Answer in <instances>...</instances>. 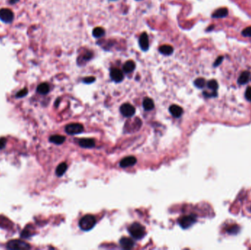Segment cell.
<instances>
[{
	"instance_id": "obj_1",
	"label": "cell",
	"mask_w": 251,
	"mask_h": 250,
	"mask_svg": "<svg viewBox=\"0 0 251 250\" xmlns=\"http://www.w3.org/2000/svg\"><path fill=\"white\" fill-rule=\"evenodd\" d=\"M128 231L132 236V238L135 239H141L145 236V228L144 226L137 222H134L131 224L128 228Z\"/></svg>"
},
{
	"instance_id": "obj_2",
	"label": "cell",
	"mask_w": 251,
	"mask_h": 250,
	"mask_svg": "<svg viewBox=\"0 0 251 250\" xmlns=\"http://www.w3.org/2000/svg\"><path fill=\"white\" fill-rule=\"evenodd\" d=\"M96 224V219L93 216L87 214L83 217L79 221V225L84 231H89L93 229Z\"/></svg>"
},
{
	"instance_id": "obj_3",
	"label": "cell",
	"mask_w": 251,
	"mask_h": 250,
	"mask_svg": "<svg viewBox=\"0 0 251 250\" xmlns=\"http://www.w3.org/2000/svg\"><path fill=\"white\" fill-rule=\"evenodd\" d=\"M197 217L195 214H191L183 217L179 219V224L183 229H187L196 222Z\"/></svg>"
},
{
	"instance_id": "obj_4",
	"label": "cell",
	"mask_w": 251,
	"mask_h": 250,
	"mask_svg": "<svg viewBox=\"0 0 251 250\" xmlns=\"http://www.w3.org/2000/svg\"><path fill=\"white\" fill-rule=\"evenodd\" d=\"M8 249H29L31 248L28 243L24 242L21 240H12L10 241L7 244Z\"/></svg>"
},
{
	"instance_id": "obj_5",
	"label": "cell",
	"mask_w": 251,
	"mask_h": 250,
	"mask_svg": "<svg viewBox=\"0 0 251 250\" xmlns=\"http://www.w3.org/2000/svg\"><path fill=\"white\" fill-rule=\"evenodd\" d=\"M65 131L68 134L70 135H74V134H79L84 131L83 125L79 123H71L68 124L65 128Z\"/></svg>"
},
{
	"instance_id": "obj_6",
	"label": "cell",
	"mask_w": 251,
	"mask_h": 250,
	"mask_svg": "<svg viewBox=\"0 0 251 250\" xmlns=\"http://www.w3.org/2000/svg\"><path fill=\"white\" fill-rule=\"evenodd\" d=\"M14 18L13 13L7 8H3L0 10V20L5 23H10Z\"/></svg>"
},
{
	"instance_id": "obj_7",
	"label": "cell",
	"mask_w": 251,
	"mask_h": 250,
	"mask_svg": "<svg viewBox=\"0 0 251 250\" xmlns=\"http://www.w3.org/2000/svg\"><path fill=\"white\" fill-rule=\"evenodd\" d=\"M121 114L124 117H130L135 114V108L129 104H123L120 108Z\"/></svg>"
},
{
	"instance_id": "obj_8",
	"label": "cell",
	"mask_w": 251,
	"mask_h": 250,
	"mask_svg": "<svg viewBox=\"0 0 251 250\" xmlns=\"http://www.w3.org/2000/svg\"><path fill=\"white\" fill-rule=\"evenodd\" d=\"M110 78L115 82H121L124 79L123 73L118 68H112L110 70Z\"/></svg>"
},
{
	"instance_id": "obj_9",
	"label": "cell",
	"mask_w": 251,
	"mask_h": 250,
	"mask_svg": "<svg viewBox=\"0 0 251 250\" xmlns=\"http://www.w3.org/2000/svg\"><path fill=\"white\" fill-rule=\"evenodd\" d=\"M139 46L140 48L144 52H146L149 48V36L146 33H143L141 34L139 38Z\"/></svg>"
},
{
	"instance_id": "obj_10",
	"label": "cell",
	"mask_w": 251,
	"mask_h": 250,
	"mask_svg": "<svg viewBox=\"0 0 251 250\" xmlns=\"http://www.w3.org/2000/svg\"><path fill=\"white\" fill-rule=\"evenodd\" d=\"M137 163V159L134 156H128L123 159L120 162V166L123 168L132 166Z\"/></svg>"
},
{
	"instance_id": "obj_11",
	"label": "cell",
	"mask_w": 251,
	"mask_h": 250,
	"mask_svg": "<svg viewBox=\"0 0 251 250\" xmlns=\"http://www.w3.org/2000/svg\"><path fill=\"white\" fill-rule=\"evenodd\" d=\"M120 244H121L123 249H131L134 247V242L132 238H125V237H123V238H122L121 240H120Z\"/></svg>"
},
{
	"instance_id": "obj_12",
	"label": "cell",
	"mask_w": 251,
	"mask_h": 250,
	"mask_svg": "<svg viewBox=\"0 0 251 250\" xmlns=\"http://www.w3.org/2000/svg\"><path fill=\"white\" fill-rule=\"evenodd\" d=\"M79 145L81 147H85V148H92V147H95L96 142L95 140L93 139L90 138H85V139H81L79 140Z\"/></svg>"
},
{
	"instance_id": "obj_13",
	"label": "cell",
	"mask_w": 251,
	"mask_h": 250,
	"mask_svg": "<svg viewBox=\"0 0 251 250\" xmlns=\"http://www.w3.org/2000/svg\"><path fill=\"white\" fill-rule=\"evenodd\" d=\"M228 10L226 8H219L215 11L214 12V13L212 14V18H225L228 16Z\"/></svg>"
},
{
	"instance_id": "obj_14",
	"label": "cell",
	"mask_w": 251,
	"mask_h": 250,
	"mask_svg": "<svg viewBox=\"0 0 251 250\" xmlns=\"http://www.w3.org/2000/svg\"><path fill=\"white\" fill-rule=\"evenodd\" d=\"M169 111H170V114L175 117H180L184 112L183 109L178 105L170 106L169 108Z\"/></svg>"
},
{
	"instance_id": "obj_15",
	"label": "cell",
	"mask_w": 251,
	"mask_h": 250,
	"mask_svg": "<svg viewBox=\"0 0 251 250\" xmlns=\"http://www.w3.org/2000/svg\"><path fill=\"white\" fill-rule=\"evenodd\" d=\"M250 74L249 71H243L242 73L241 74H240L239 77L238 78V80H237V82L238 84H247L249 82V80H250Z\"/></svg>"
},
{
	"instance_id": "obj_16",
	"label": "cell",
	"mask_w": 251,
	"mask_h": 250,
	"mask_svg": "<svg viewBox=\"0 0 251 250\" xmlns=\"http://www.w3.org/2000/svg\"><path fill=\"white\" fill-rule=\"evenodd\" d=\"M136 68V65L135 63L132 60H128L126 61L123 66V70L126 74H130Z\"/></svg>"
},
{
	"instance_id": "obj_17",
	"label": "cell",
	"mask_w": 251,
	"mask_h": 250,
	"mask_svg": "<svg viewBox=\"0 0 251 250\" xmlns=\"http://www.w3.org/2000/svg\"><path fill=\"white\" fill-rule=\"evenodd\" d=\"M159 52L161 54L169 56V55H171L173 53V48L170 45H163V46L159 47Z\"/></svg>"
},
{
	"instance_id": "obj_18",
	"label": "cell",
	"mask_w": 251,
	"mask_h": 250,
	"mask_svg": "<svg viewBox=\"0 0 251 250\" xmlns=\"http://www.w3.org/2000/svg\"><path fill=\"white\" fill-rule=\"evenodd\" d=\"M65 136L61 135H53L50 136V138H49V141L56 145H62L65 142Z\"/></svg>"
},
{
	"instance_id": "obj_19",
	"label": "cell",
	"mask_w": 251,
	"mask_h": 250,
	"mask_svg": "<svg viewBox=\"0 0 251 250\" xmlns=\"http://www.w3.org/2000/svg\"><path fill=\"white\" fill-rule=\"evenodd\" d=\"M143 106L145 111L152 110L154 108V103L153 100L149 98H145L143 102Z\"/></svg>"
},
{
	"instance_id": "obj_20",
	"label": "cell",
	"mask_w": 251,
	"mask_h": 250,
	"mask_svg": "<svg viewBox=\"0 0 251 250\" xmlns=\"http://www.w3.org/2000/svg\"><path fill=\"white\" fill-rule=\"evenodd\" d=\"M49 90H50V87L47 83H42L38 85L37 88V92L41 95H46L47 93H49Z\"/></svg>"
},
{
	"instance_id": "obj_21",
	"label": "cell",
	"mask_w": 251,
	"mask_h": 250,
	"mask_svg": "<svg viewBox=\"0 0 251 250\" xmlns=\"http://www.w3.org/2000/svg\"><path fill=\"white\" fill-rule=\"evenodd\" d=\"M67 168H68L67 164L64 163V162L63 163H61L60 164H59V165L57 166V169H56V175H57L58 177L63 176L64 173L66 172V170H67Z\"/></svg>"
},
{
	"instance_id": "obj_22",
	"label": "cell",
	"mask_w": 251,
	"mask_h": 250,
	"mask_svg": "<svg viewBox=\"0 0 251 250\" xmlns=\"http://www.w3.org/2000/svg\"><path fill=\"white\" fill-rule=\"evenodd\" d=\"M84 54H83L81 57H79V59H78V63L81 64V63H84V62L85 63V62L89 61L90 59H91L92 57H93V52H90V51H88V52H87L85 53H84Z\"/></svg>"
},
{
	"instance_id": "obj_23",
	"label": "cell",
	"mask_w": 251,
	"mask_h": 250,
	"mask_svg": "<svg viewBox=\"0 0 251 250\" xmlns=\"http://www.w3.org/2000/svg\"><path fill=\"white\" fill-rule=\"evenodd\" d=\"M105 35V30L102 27H96L93 30V35L94 38H100Z\"/></svg>"
},
{
	"instance_id": "obj_24",
	"label": "cell",
	"mask_w": 251,
	"mask_h": 250,
	"mask_svg": "<svg viewBox=\"0 0 251 250\" xmlns=\"http://www.w3.org/2000/svg\"><path fill=\"white\" fill-rule=\"evenodd\" d=\"M195 86L198 88H203L206 84V81L203 78H198L197 79L195 80L194 82Z\"/></svg>"
},
{
	"instance_id": "obj_25",
	"label": "cell",
	"mask_w": 251,
	"mask_h": 250,
	"mask_svg": "<svg viewBox=\"0 0 251 250\" xmlns=\"http://www.w3.org/2000/svg\"><path fill=\"white\" fill-rule=\"evenodd\" d=\"M207 87L213 91H217L218 89V83L216 80H210L207 83Z\"/></svg>"
},
{
	"instance_id": "obj_26",
	"label": "cell",
	"mask_w": 251,
	"mask_h": 250,
	"mask_svg": "<svg viewBox=\"0 0 251 250\" xmlns=\"http://www.w3.org/2000/svg\"><path fill=\"white\" fill-rule=\"evenodd\" d=\"M30 232H31V231L29 230V227H28V226H27V227L23 230L22 232H21V238H29V237H31L32 236H33V234L30 233Z\"/></svg>"
},
{
	"instance_id": "obj_27",
	"label": "cell",
	"mask_w": 251,
	"mask_h": 250,
	"mask_svg": "<svg viewBox=\"0 0 251 250\" xmlns=\"http://www.w3.org/2000/svg\"><path fill=\"white\" fill-rule=\"evenodd\" d=\"M239 231V227H238L237 225L231 226V227H229L228 230H227V232H228V233L229 234H237Z\"/></svg>"
},
{
	"instance_id": "obj_28",
	"label": "cell",
	"mask_w": 251,
	"mask_h": 250,
	"mask_svg": "<svg viewBox=\"0 0 251 250\" xmlns=\"http://www.w3.org/2000/svg\"><path fill=\"white\" fill-rule=\"evenodd\" d=\"M27 93H28L27 89L24 88V89H21V90H20L19 92H18V93L16 94V98H23V97H24V96L27 95Z\"/></svg>"
},
{
	"instance_id": "obj_29",
	"label": "cell",
	"mask_w": 251,
	"mask_h": 250,
	"mask_svg": "<svg viewBox=\"0 0 251 250\" xmlns=\"http://www.w3.org/2000/svg\"><path fill=\"white\" fill-rule=\"evenodd\" d=\"M242 35L244 37H251V27H248L244 29L242 32Z\"/></svg>"
},
{
	"instance_id": "obj_30",
	"label": "cell",
	"mask_w": 251,
	"mask_h": 250,
	"mask_svg": "<svg viewBox=\"0 0 251 250\" xmlns=\"http://www.w3.org/2000/svg\"><path fill=\"white\" fill-rule=\"evenodd\" d=\"M96 81V78L93 76H87V77L83 79L82 82L85 84H91Z\"/></svg>"
},
{
	"instance_id": "obj_31",
	"label": "cell",
	"mask_w": 251,
	"mask_h": 250,
	"mask_svg": "<svg viewBox=\"0 0 251 250\" xmlns=\"http://www.w3.org/2000/svg\"><path fill=\"white\" fill-rule=\"evenodd\" d=\"M245 95L246 99L249 101H251V87H248L245 91Z\"/></svg>"
},
{
	"instance_id": "obj_32",
	"label": "cell",
	"mask_w": 251,
	"mask_h": 250,
	"mask_svg": "<svg viewBox=\"0 0 251 250\" xmlns=\"http://www.w3.org/2000/svg\"><path fill=\"white\" fill-rule=\"evenodd\" d=\"M203 95L205 96L206 98H212V97H216L217 96V91H213L212 93H208L207 92H203Z\"/></svg>"
},
{
	"instance_id": "obj_33",
	"label": "cell",
	"mask_w": 251,
	"mask_h": 250,
	"mask_svg": "<svg viewBox=\"0 0 251 250\" xmlns=\"http://www.w3.org/2000/svg\"><path fill=\"white\" fill-rule=\"evenodd\" d=\"M223 60V57L222 56H220L219 57L217 58V59L214 62V67H217V66H219L220 65L221 63H222V62Z\"/></svg>"
},
{
	"instance_id": "obj_34",
	"label": "cell",
	"mask_w": 251,
	"mask_h": 250,
	"mask_svg": "<svg viewBox=\"0 0 251 250\" xmlns=\"http://www.w3.org/2000/svg\"><path fill=\"white\" fill-rule=\"evenodd\" d=\"M7 140L5 138H0V149H3L5 147Z\"/></svg>"
},
{
	"instance_id": "obj_35",
	"label": "cell",
	"mask_w": 251,
	"mask_h": 250,
	"mask_svg": "<svg viewBox=\"0 0 251 250\" xmlns=\"http://www.w3.org/2000/svg\"><path fill=\"white\" fill-rule=\"evenodd\" d=\"M214 25H212V26H209V27L207 28V31H211L212 29L214 28Z\"/></svg>"
},
{
	"instance_id": "obj_36",
	"label": "cell",
	"mask_w": 251,
	"mask_h": 250,
	"mask_svg": "<svg viewBox=\"0 0 251 250\" xmlns=\"http://www.w3.org/2000/svg\"><path fill=\"white\" fill-rule=\"evenodd\" d=\"M18 1V0H10V3L11 4H15V3H16Z\"/></svg>"
},
{
	"instance_id": "obj_37",
	"label": "cell",
	"mask_w": 251,
	"mask_h": 250,
	"mask_svg": "<svg viewBox=\"0 0 251 250\" xmlns=\"http://www.w3.org/2000/svg\"><path fill=\"white\" fill-rule=\"evenodd\" d=\"M112 1H115V0H112Z\"/></svg>"
},
{
	"instance_id": "obj_38",
	"label": "cell",
	"mask_w": 251,
	"mask_h": 250,
	"mask_svg": "<svg viewBox=\"0 0 251 250\" xmlns=\"http://www.w3.org/2000/svg\"><path fill=\"white\" fill-rule=\"evenodd\" d=\"M137 1H139V0H137Z\"/></svg>"
}]
</instances>
